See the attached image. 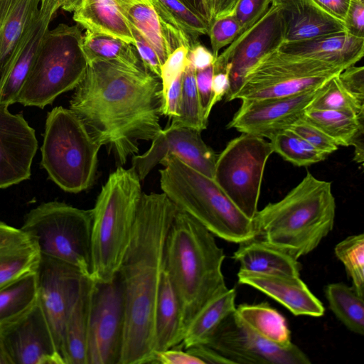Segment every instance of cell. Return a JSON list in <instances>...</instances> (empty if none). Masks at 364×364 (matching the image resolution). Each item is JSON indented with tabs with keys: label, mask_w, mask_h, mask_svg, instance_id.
<instances>
[{
	"label": "cell",
	"mask_w": 364,
	"mask_h": 364,
	"mask_svg": "<svg viewBox=\"0 0 364 364\" xmlns=\"http://www.w3.org/2000/svg\"><path fill=\"white\" fill-rule=\"evenodd\" d=\"M161 89L159 77L144 67L95 61L74 89L70 109L122 166L138 154L140 141L162 130Z\"/></svg>",
	"instance_id": "obj_1"
},
{
	"label": "cell",
	"mask_w": 364,
	"mask_h": 364,
	"mask_svg": "<svg viewBox=\"0 0 364 364\" xmlns=\"http://www.w3.org/2000/svg\"><path fill=\"white\" fill-rule=\"evenodd\" d=\"M177 210L164 193H142L131 240L117 272L124 306L119 364H152L164 246Z\"/></svg>",
	"instance_id": "obj_2"
},
{
	"label": "cell",
	"mask_w": 364,
	"mask_h": 364,
	"mask_svg": "<svg viewBox=\"0 0 364 364\" xmlns=\"http://www.w3.org/2000/svg\"><path fill=\"white\" fill-rule=\"evenodd\" d=\"M215 237L179 209L166 236L164 271L180 302L186 329L209 300L228 288L222 272L225 255Z\"/></svg>",
	"instance_id": "obj_3"
},
{
	"label": "cell",
	"mask_w": 364,
	"mask_h": 364,
	"mask_svg": "<svg viewBox=\"0 0 364 364\" xmlns=\"http://www.w3.org/2000/svg\"><path fill=\"white\" fill-rule=\"evenodd\" d=\"M335 216L331 183L308 172L282 199L258 210L252 221L257 237L299 259L333 230Z\"/></svg>",
	"instance_id": "obj_4"
},
{
	"label": "cell",
	"mask_w": 364,
	"mask_h": 364,
	"mask_svg": "<svg viewBox=\"0 0 364 364\" xmlns=\"http://www.w3.org/2000/svg\"><path fill=\"white\" fill-rule=\"evenodd\" d=\"M133 167H118L102 186L92 209L91 274L95 282H111L129 246L142 195Z\"/></svg>",
	"instance_id": "obj_5"
},
{
	"label": "cell",
	"mask_w": 364,
	"mask_h": 364,
	"mask_svg": "<svg viewBox=\"0 0 364 364\" xmlns=\"http://www.w3.org/2000/svg\"><path fill=\"white\" fill-rule=\"evenodd\" d=\"M161 164V189L178 209L226 241L239 243L256 237L252 220L235 206L213 178L173 155Z\"/></svg>",
	"instance_id": "obj_6"
},
{
	"label": "cell",
	"mask_w": 364,
	"mask_h": 364,
	"mask_svg": "<svg viewBox=\"0 0 364 364\" xmlns=\"http://www.w3.org/2000/svg\"><path fill=\"white\" fill-rule=\"evenodd\" d=\"M101 146L71 109L59 106L48 113L41 166L64 191L77 193L92 185Z\"/></svg>",
	"instance_id": "obj_7"
},
{
	"label": "cell",
	"mask_w": 364,
	"mask_h": 364,
	"mask_svg": "<svg viewBox=\"0 0 364 364\" xmlns=\"http://www.w3.org/2000/svg\"><path fill=\"white\" fill-rule=\"evenodd\" d=\"M82 37L78 24L60 23L48 28L17 102L43 109L60 95L74 90L88 66L82 49Z\"/></svg>",
	"instance_id": "obj_8"
},
{
	"label": "cell",
	"mask_w": 364,
	"mask_h": 364,
	"mask_svg": "<svg viewBox=\"0 0 364 364\" xmlns=\"http://www.w3.org/2000/svg\"><path fill=\"white\" fill-rule=\"evenodd\" d=\"M92 225V209L50 201L31 210L21 229L36 242L41 255L70 264L90 277Z\"/></svg>",
	"instance_id": "obj_9"
},
{
	"label": "cell",
	"mask_w": 364,
	"mask_h": 364,
	"mask_svg": "<svg viewBox=\"0 0 364 364\" xmlns=\"http://www.w3.org/2000/svg\"><path fill=\"white\" fill-rule=\"evenodd\" d=\"M344 69L279 48L262 58L247 73L234 100H263L314 90Z\"/></svg>",
	"instance_id": "obj_10"
},
{
	"label": "cell",
	"mask_w": 364,
	"mask_h": 364,
	"mask_svg": "<svg viewBox=\"0 0 364 364\" xmlns=\"http://www.w3.org/2000/svg\"><path fill=\"white\" fill-rule=\"evenodd\" d=\"M273 152L270 142L264 138L242 133L217 156L213 180L251 220L258 211L264 168Z\"/></svg>",
	"instance_id": "obj_11"
},
{
	"label": "cell",
	"mask_w": 364,
	"mask_h": 364,
	"mask_svg": "<svg viewBox=\"0 0 364 364\" xmlns=\"http://www.w3.org/2000/svg\"><path fill=\"white\" fill-rule=\"evenodd\" d=\"M124 332V306L117 275L95 282L87 342V364H119Z\"/></svg>",
	"instance_id": "obj_12"
},
{
	"label": "cell",
	"mask_w": 364,
	"mask_h": 364,
	"mask_svg": "<svg viewBox=\"0 0 364 364\" xmlns=\"http://www.w3.org/2000/svg\"><path fill=\"white\" fill-rule=\"evenodd\" d=\"M234 312L222 321L205 344L231 363H311L309 357L297 346L292 343L282 347L264 339L242 324Z\"/></svg>",
	"instance_id": "obj_13"
},
{
	"label": "cell",
	"mask_w": 364,
	"mask_h": 364,
	"mask_svg": "<svg viewBox=\"0 0 364 364\" xmlns=\"http://www.w3.org/2000/svg\"><path fill=\"white\" fill-rule=\"evenodd\" d=\"M284 42L280 6L273 2L261 18L216 58L228 68L230 88L225 96V102L234 100L248 71L264 55L279 48Z\"/></svg>",
	"instance_id": "obj_14"
},
{
	"label": "cell",
	"mask_w": 364,
	"mask_h": 364,
	"mask_svg": "<svg viewBox=\"0 0 364 364\" xmlns=\"http://www.w3.org/2000/svg\"><path fill=\"white\" fill-rule=\"evenodd\" d=\"M325 85L314 90L285 97L242 100L240 107L227 127L270 139L303 118Z\"/></svg>",
	"instance_id": "obj_15"
},
{
	"label": "cell",
	"mask_w": 364,
	"mask_h": 364,
	"mask_svg": "<svg viewBox=\"0 0 364 364\" xmlns=\"http://www.w3.org/2000/svg\"><path fill=\"white\" fill-rule=\"evenodd\" d=\"M201 132L191 127H170L162 129L151 141L149 149L132 158L139 179L167 156L173 155L203 174L213 178L217 155L203 140Z\"/></svg>",
	"instance_id": "obj_16"
},
{
	"label": "cell",
	"mask_w": 364,
	"mask_h": 364,
	"mask_svg": "<svg viewBox=\"0 0 364 364\" xmlns=\"http://www.w3.org/2000/svg\"><path fill=\"white\" fill-rule=\"evenodd\" d=\"M84 277L75 267L41 255L37 269L38 301L60 355L65 322Z\"/></svg>",
	"instance_id": "obj_17"
},
{
	"label": "cell",
	"mask_w": 364,
	"mask_h": 364,
	"mask_svg": "<svg viewBox=\"0 0 364 364\" xmlns=\"http://www.w3.org/2000/svg\"><path fill=\"white\" fill-rule=\"evenodd\" d=\"M0 334L14 364H65L38 300Z\"/></svg>",
	"instance_id": "obj_18"
},
{
	"label": "cell",
	"mask_w": 364,
	"mask_h": 364,
	"mask_svg": "<svg viewBox=\"0 0 364 364\" xmlns=\"http://www.w3.org/2000/svg\"><path fill=\"white\" fill-rule=\"evenodd\" d=\"M37 149L35 130L21 114L0 104V189L30 178Z\"/></svg>",
	"instance_id": "obj_19"
},
{
	"label": "cell",
	"mask_w": 364,
	"mask_h": 364,
	"mask_svg": "<svg viewBox=\"0 0 364 364\" xmlns=\"http://www.w3.org/2000/svg\"><path fill=\"white\" fill-rule=\"evenodd\" d=\"M127 21L151 45L161 64L176 48L190 49L193 41L181 28L161 17L152 2L146 0H114Z\"/></svg>",
	"instance_id": "obj_20"
},
{
	"label": "cell",
	"mask_w": 364,
	"mask_h": 364,
	"mask_svg": "<svg viewBox=\"0 0 364 364\" xmlns=\"http://www.w3.org/2000/svg\"><path fill=\"white\" fill-rule=\"evenodd\" d=\"M237 278L240 284L250 286L267 294L295 316L319 317L324 314L322 303L299 277L239 270Z\"/></svg>",
	"instance_id": "obj_21"
},
{
	"label": "cell",
	"mask_w": 364,
	"mask_h": 364,
	"mask_svg": "<svg viewBox=\"0 0 364 364\" xmlns=\"http://www.w3.org/2000/svg\"><path fill=\"white\" fill-rule=\"evenodd\" d=\"M52 18L39 12L0 70V104L17 102Z\"/></svg>",
	"instance_id": "obj_22"
},
{
	"label": "cell",
	"mask_w": 364,
	"mask_h": 364,
	"mask_svg": "<svg viewBox=\"0 0 364 364\" xmlns=\"http://www.w3.org/2000/svg\"><path fill=\"white\" fill-rule=\"evenodd\" d=\"M278 4L284 25V43L346 31L342 21L326 13L313 0H282Z\"/></svg>",
	"instance_id": "obj_23"
},
{
	"label": "cell",
	"mask_w": 364,
	"mask_h": 364,
	"mask_svg": "<svg viewBox=\"0 0 364 364\" xmlns=\"http://www.w3.org/2000/svg\"><path fill=\"white\" fill-rule=\"evenodd\" d=\"M279 49L346 69L363 57L364 38L353 36L345 31L303 41L283 43Z\"/></svg>",
	"instance_id": "obj_24"
},
{
	"label": "cell",
	"mask_w": 364,
	"mask_h": 364,
	"mask_svg": "<svg viewBox=\"0 0 364 364\" xmlns=\"http://www.w3.org/2000/svg\"><path fill=\"white\" fill-rule=\"evenodd\" d=\"M95 282L84 277L78 295L68 316L61 355L65 364H87V342Z\"/></svg>",
	"instance_id": "obj_25"
},
{
	"label": "cell",
	"mask_w": 364,
	"mask_h": 364,
	"mask_svg": "<svg viewBox=\"0 0 364 364\" xmlns=\"http://www.w3.org/2000/svg\"><path fill=\"white\" fill-rule=\"evenodd\" d=\"M232 258L240 270L264 274L300 276L301 265L298 259L255 237L238 243Z\"/></svg>",
	"instance_id": "obj_26"
},
{
	"label": "cell",
	"mask_w": 364,
	"mask_h": 364,
	"mask_svg": "<svg viewBox=\"0 0 364 364\" xmlns=\"http://www.w3.org/2000/svg\"><path fill=\"white\" fill-rule=\"evenodd\" d=\"M185 331L180 302L171 282L164 271L155 311L154 353L179 346L183 339Z\"/></svg>",
	"instance_id": "obj_27"
},
{
	"label": "cell",
	"mask_w": 364,
	"mask_h": 364,
	"mask_svg": "<svg viewBox=\"0 0 364 364\" xmlns=\"http://www.w3.org/2000/svg\"><path fill=\"white\" fill-rule=\"evenodd\" d=\"M73 18L86 31L110 35L134 44L129 24L114 0H82Z\"/></svg>",
	"instance_id": "obj_28"
},
{
	"label": "cell",
	"mask_w": 364,
	"mask_h": 364,
	"mask_svg": "<svg viewBox=\"0 0 364 364\" xmlns=\"http://www.w3.org/2000/svg\"><path fill=\"white\" fill-rule=\"evenodd\" d=\"M235 288H226L209 300L186 327L179 346L187 349L205 345L222 321L235 311Z\"/></svg>",
	"instance_id": "obj_29"
},
{
	"label": "cell",
	"mask_w": 364,
	"mask_h": 364,
	"mask_svg": "<svg viewBox=\"0 0 364 364\" xmlns=\"http://www.w3.org/2000/svg\"><path fill=\"white\" fill-rule=\"evenodd\" d=\"M234 314L242 324L267 341L282 347L293 343L285 318L267 303L240 304Z\"/></svg>",
	"instance_id": "obj_30"
},
{
	"label": "cell",
	"mask_w": 364,
	"mask_h": 364,
	"mask_svg": "<svg viewBox=\"0 0 364 364\" xmlns=\"http://www.w3.org/2000/svg\"><path fill=\"white\" fill-rule=\"evenodd\" d=\"M304 119L313 124L338 146L364 141V114L358 116L331 109H307Z\"/></svg>",
	"instance_id": "obj_31"
},
{
	"label": "cell",
	"mask_w": 364,
	"mask_h": 364,
	"mask_svg": "<svg viewBox=\"0 0 364 364\" xmlns=\"http://www.w3.org/2000/svg\"><path fill=\"white\" fill-rule=\"evenodd\" d=\"M82 49L88 63L112 61L129 67H144L134 45L110 35L86 31Z\"/></svg>",
	"instance_id": "obj_32"
},
{
	"label": "cell",
	"mask_w": 364,
	"mask_h": 364,
	"mask_svg": "<svg viewBox=\"0 0 364 364\" xmlns=\"http://www.w3.org/2000/svg\"><path fill=\"white\" fill-rule=\"evenodd\" d=\"M329 309L351 332L364 334V296L344 283H331L325 287Z\"/></svg>",
	"instance_id": "obj_33"
},
{
	"label": "cell",
	"mask_w": 364,
	"mask_h": 364,
	"mask_svg": "<svg viewBox=\"0 0 364 364\" xmlns=\"http://www.w3.org/2000/svg\"><path fill=\"white\" fill-rule=\"evenodd\" d=\"M38 300L37 271L0 291V328L18 319Z\"/></svg>",
	"instance_id": "obj_34"
},
{
	"label": "cell",
	"mask_w": 364,
	"mask_h": 364,
	"mask_svg": "<svg viewBox=\"0 0 364 364\" xmlns=\"http://www.w3.org/2000/svg\"><path fill=\"white\" fill-rule=\"evenodd\" d=\"M41 0H21L0 27V70L37 16Z\"/></svg>",
	"instance_id": "obj_35"
},
{
	"label": "cell",
	"mask_w": 364,
	"mask_h": 364,
	"mask_svg": "<svg viewBox=\"0 0 364 364\" xmlns=\"http://www.w3.org/2000/svg\"><path fill=\"white\" fill-rule=\"evenodd\" d=\"M41 254L31 240L0 252V291L25 276L36 272Z\"/></svg>",
	"instance_id": "obj_36"
},
{
	"label": "cell",
	"mask_w": 364,
	"mask_h": 364,
	"mask_svg": "<svg viewBox=\"0 0 364 364\" xmlns=\"http://www.w3.org/2000/svg\"><path fill=\"white\" fill-rule=\"evenodd\" d=\"M208 122L204 119L196 81V69L187 58L182 74V90L178 115L171 119L170 127H191L202 132Z\"/></svg>",
	"instance_id": "obj_37"
},
{
	"label": "cell",
	"mask_w": 364,
	"mask_h": 364,
	"mask_svg": "<svg viewBox=\"0 0 364 364\" xmlns=\"http://www.w3.org/2000/svg\"><path fill=\"white\" fill-rule=\"evenodd\" d=\"M269 142L274 152L297 166H308L327 156L289 129L275 134Z\"/></svg>",
	"instance_id": "obj_38"
},
{
	"label": "cell",
	"mask_w": 364,
	"mask_h": 364,
	"mask_svg": "<svg viewBox=\"0 0 364 364\" xmlns=\"http://www.w3.org/2000/svg\"><path fill=\"white\" fill-rule=\"evenodd\" d=\"M336 257L343 264L355 291L364 296V235H350L335 248Z\"/></svg>",
	"instance_id": "obj_39"
},
{
	"label": "cell",
	"mask_w": 364,
	"mask_h": 364,
	"mask_svg": "<svg viewBox=\"0 0 364 364\" xmlns=\"http://www.w3.org/2000/svg\"><path fill=\"white\" fill-rule=\"evenodd\" d=\"M308 109H331L358 116L364 114V103L343 87L337 75L326 83Z\"/></svg>",
	"instance_id": "obj_40"
},
{
	"label": "cell",
	"mask_w": 364,
	"mask_h": 364,
	"mask_svg": "<svg viewBox=\"0 0 364 364\" xmlns=\"http://www.w3.org/2000/svg\"><path fill=\"white\" fill-rule=\"evenodd\" d=\"M177 24L193 40L208 33L209 26L178 0H158Z\"/></svg>",
	"instance_id": "obj_41"
},
{
	"label": "cell",
	"mask_w": 364,
	"mask_h": 364,
	"mask_svg": "<svg viewBox=\"0 0 364 364\" xmlns=\"http://www.w3.org/2000/svg\"><path fill=\"white\" fill-rule=\"evenodd\" d=\"M241 30L239 22L232 14L214 18L211 21L208 35L215 58L222 48L231 44L240 35Z\"/></svg>",
	"instance_id": "obj_42"
},
{
	"label": "cell",
	"mask_w": 364,
	"mask_h": 364,
	"mask_svg": "<svg viewBox=\"0 0 364 364\" xmlns=\"http://www.w3.org/2000/svg\"><path fill=\"white\" fill-rule=\"evenodd\" d=\"M289 129L326 156L338 149V146L328 136L304 117L291 124Z\"/></svg>",
	"instance_id": "obj_43"
},
{
	"label": "cell",
	"mask_w": 364,
	"mask_h": 364,
	"mask_svg": "<svg viewBox=\"0 0 364 364\" xmlns=\"http://www.w3.org/2000/svg\"><path fill=\"white\" fill-rule=\"evenodd\" d=\"M273 0H239L232 14L245 32L269 10Z\"/></svg>",
	"instance_id": "obj_44"
},
{
	"label": "cell",
	"mask_w": 364,
	"mask_h": 364,
	"mask_svg": "<svg viewBox=\"0 0 364 364\" xmlns=\"http://www.w3.org/2000/svg\"><path fill=\"white\" fill-rule=\"evenodd\" d=\"M188 50L185 46L176 48L162 64L160 76L161 100L172 82L183 73L187 63Z\"/></svg>",
	"instance_id": "obj_45"
},
{
	"label": "cell",
	"mask_w": 364,
	"mask_h": 364,
	"mask_svg": "<svg viewBox=\"0 0 364 364\" xmlns=\"http://www.w3.org/2000/svg\"><path fill=\"white\" fill-rule=\"evenodd\" d=\"M129 24L134 39V46L143 66L148 71L160 78L162 64L158 55L139 31L129 23Z\"/></svg>",
	"instance_id": "obj_46"
},
{
	"label": "cell",
	"mask_w": 364,
	"mask_h": 364,
	"mask_svg": "<svg viewBox=\"0 0 364 364\" xmlns=\"http://www.w3.org/2000/svg\"><path fill=\"white\" fill-rule=\"evenodd\" d=\"M338 78L343 87L355 98L364 103V68L352 65L341 71Z\"/></svg>",
	"instance_id": "obj_47"
},
{
	"label": "cell",
	"mask_w": 364,
	"mask_h": 364,
	"mask_svg": "<svg viewBox=\"0 0 364 364\" xmlns=\"http://www.w3.org/2000/svg\"><path fill=\"white\" fill-rule=\"evenodd\" d=\"M213 64L201 70H196V81L201 109L205 120L208 122L210 114L209 109L212 97Z\"/></svg>",
	"instance_id": "obj_48"
},
{
	"label": "cell",
	"mask_w": 364,
	"mask_h": 364,
	"mask_svg": "<svg viewBox=\"0 0 364 364\" xmlns=\"http://www.w3.org/2000/svg\"><path fill=\"white\" fill-rule=\"evenodd\" d=\"M343 25L347 33L364 38V0H350Z\"/></svg>",
	"instance_id": "obj_49"
},
{
	"label": "cell",
	"mask_w": 364,
	"mask_h": 364,
	"mask_svg": "<svg viewBox=\"0 0 364 364\" xmlns=\"http://www.w3.org/2000/svg\"><path fill=\"white\" fill-rule=\"evenodd\" d=\"M230 88L229 72L227 65L215 59L213 63V76L212 81V97L209 109L225 96Z\"/></svg>",
	"instance_id": "obj_50"
},
{
	"label": "cell",
	"mask_w": 364,
	"mask_h": 364,
	"mask_svg": "<svg viewBox=\"0 0 364 364\" xmlns=\"http://www.w3.org/2000/svg\"><path fill=\"white\" fill-rule=\"evenodd\" d=\"M152 363L203 364L200 360L179 346L155 352Z\"/></svg>",
	"instance_id": "obj_51"
},
{
	"label": "cell",
	"mask_w": 364,
	"mask_h": 364,
	"mask_svg": "<svg viewBox=\"0 0 364 364\" xmlns=\"http://www.w3.org/2000/svg\"><path fill=\"white\" fill-rule=\"evenodd\" d=\"M182 74L179 75L171 84L161 100V115L173 119L178 115V110L181 97Z\"/></svg>",
	"instance_id": "obj_52"
},
{
	"label": "cell",
	"mask_w": 364,
	"mask_h": 364,
	"mask_svg": "<svg viewBox=\"0 0 364 364\" xmlns=\"http://www.w3.org/2000/svg\"><path fill=\"white\" fill-rule=\"evenodd\" d=\"M31 240L21 228H16L0 221V252Z\"/></svg>",
	"instance_id": "obj_53"
},
{
	"label": "cell",
	"mask_w": 364,
	"mask_h": 364,
	"mask_svg": "<svg viewBox=\"0 0 364 364\" xmlns=\"http://www.w3.org/2000/svg\"><path fill=\"white\" fill-rule=\"evenodd\" d=\"M187 58L196 70L204 69L213 65L215 60L213 53L200 44L199 41L188 50Z\"/></svg>",
	"instance_id": "obj_54"
},
{
	"label": "cell",
	"mask_w": 364,
	"mask_h": 364,
	"mask_svg": "<svg viewBox=\"0 0 364 364\" xmlns=\"http://www.w3.org/2000/svg\"><path fill=\"white\" fill-rule=\"evenodd\" d=\"M82 0H41L40 12L44 16L53 18L56 11L61 9L74 12L80 5Z\"/></svg>",
	"instance_id": "obj_55"
},
{
	"label": "cell",
	"mask_w": 364,
	"mask_h": 364,
	"mask_svg": "<svg viewBox=\"0 0 364 364\" xmlns=\"http://www.w3.org/2000/svg\"><path fill=\"white\" fill-rule=\"evenodd\" d=\"M201 360L203 364H230L231 362L206 345H198L185 349Z\"/></svg>",
	"instance_id": "obj_56"
},
{
	"label": "cell",
	"mask_w": 364,
	"mask_h": 364,
	"mask_svg": "<svg viewBox=\"0 0 364 364\" xmlns=\"http://www.w3.org/2000/svg\"><path fill=\"white\" fill-rule=\"evenodd\" d=\"M320 8L335 18L342 21L345 19L350 0H313Z\"/></svg>",
	"instance_id": "obj_57"
},
{
	"label": "cell",
	"mask_w": 364,
	"mask_h": 364,
	"mask_svg": "<svg viewBox=\"0 0 364 364\" xmlns=\"http://www.w3.org/2000/svg\"><path fill=\"white\" fill-rule=\"evenodd\" d=\"M203 20L210 27L211 16L205 0H178Z\"/></svg>",
	"instance_id": "obj_58"
},
{
	"label": "cell",
	"mask_w": 364,
	"mask_h": 364,
	"mask_svg": "<svg viewBox=\"0 0 364 364\" xmlns=\"http://www.w3.org/2000/svg\"><path fill=\"white\" fill-rule=\"evenodd\" d=\"M238 1L239 0H216L212 21L216 18L232 14Z\"/></svg>",
	"instance_id": "obj_59"
},
{
	"label": "cell",
	"mask_w": 364,
	"mask_h": 364,
	"mask_svg": "<svg viewBox=\"0 0 364 364\" xmlns=\"http://www.w3.org/2000/svg\"><path fill=\"white\" fill-rule=\"evenodd\" d=\"M0 364H14L7 350L4 341L0 334Z\"/></svg>",
	"instance_id": "obj_60"
},
{
	"label": "cell",
	"mask_w": 364,
	"mask_h": 364,
	"mask_svg": "<svg viewBox=\"0 0 364 364\" xmlns=\"http://www.w3.org/2000/svg\"><path fill=\"white\" fill-rule=\"evenodd\" d=\"M216 0H205L206 6L211 16V21L213 16ZM211 23V22H210Z\"/></svg>",
	"instance_id": "obj_61"
},
{
	"label": "cell",
	"mask_w": 364,
	"mask_h": 364,
	"mask_svg": "<svg viewBox=\"0 0 364 364\" xmlns=\"http://www.w3.org/2000/svg\"><path fill=\"white\" fill-rule=\"evenodd\" d=\"M146 1H151L152 3H155L157 0H146Z\"/></svg>",
	"instance_id": "obj_62"
},
{
	"label": "cell",
	"mask_w": 364,
	"mask_h": 364,
	"mask_svg": "<svg viewBox=\"0 0 364 364\" xmlns=\"http://www.w3.org/2000/svg\"><path fill=\"white\" fill-rule=\"evenodd\" d=\"M281 1H282V0H273V2L278 3V2Z\"/></svg>",
	"instance_id": "obj_63"
}]
</instances>
